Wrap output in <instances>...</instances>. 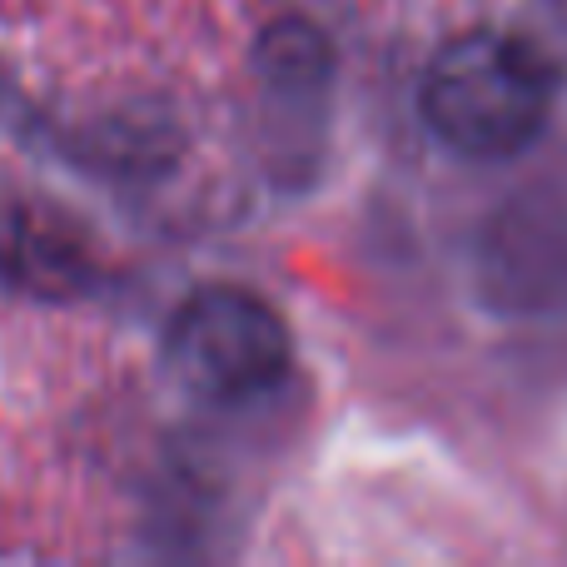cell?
<instances>
[{"label":"cell","instance_id":"obj_1","mask_svg":"<svg viewBox=\"0 0 567 567\" xmlns=\"http://www.w3.org/2000/svg\"><path fill=\"white\" fill-rule=\"evenodd\" d=\"M419 105L443 145L473 159H503L538 140L553 75L518 35L463 30L429 60Z\"/></svg>","mask_w":567,"mask_h":567},{"label":"cell","instance_id":"obj_2","mask_svg":"<svg viewBox=\"0 0 567 567\" xmlns=\"http://www.w3.org/2000/svg\"><path fill=\"white\" fill-rule=\"evenodd\" d=\"M169 369L199 403L235 409L269 393L289 373V329L259 293L249 289H199L179 303L169 323Z\"/></svg>","mask_w":567,"mask_h":567}]
</instances>
